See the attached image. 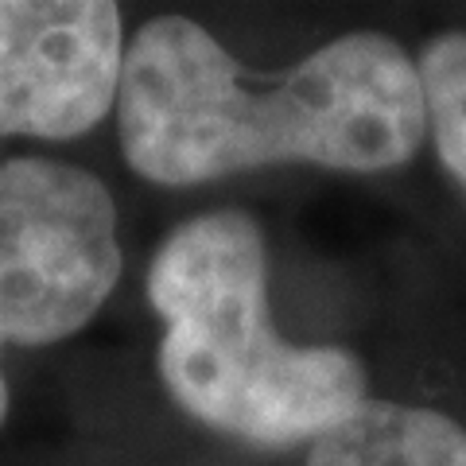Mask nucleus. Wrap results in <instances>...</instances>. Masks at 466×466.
<instances>
[{
	"label": "nucleus",
	"mask_w": 466,
	"mask_h": 466,
	"mask_svg": "<svg viewBox=\"0 0 466 466\" xmlns=\"http://www.w3.org/2000/svg\"><path fill=\"white\" fill-rule=\"evenodd\" d=\"M116 128L137 175L195 187L268 164L400 167L428 113L412 55L389 35L354 32L280 75H249L207 27L156 16L125 47Z\"/></svg>",
	"instance_id": "1"
},
{
	"label": "nucleus",
	"mask_w": 466,
	"mask_h": 466,
	"mask_svg": "<svg viewBox=\"0 0 466 466\" xmlns=\"http://www.w3.org/2000/svg\"><path fill=\"white\" fill-rule=\"evenodd\" d=\"M148 299L167 323L159 377L214 431L260 447L315 443L370 400L354 354L276 334L265 233L245 210L175 229L148 265Z\"/></svg>",
	"instance_id": "2"
},
{
	"label": "nucleus",
	"mask_w": 466,
	"mask_h": 466,
	"mask_svg": "<svg viewBox=\"0 0 466 466\" xmlns=\"http://www.w3.org/2000/svg\"><path fill=\"white\" fill-rule=\"evenodd\" d=\"M121 280L116 207L97 175L58 159L0 164V354L78 334ZM8 377L0 358V424Z\"/></svg>",
	"instance_id": "3"
},
{
	"label": "nucleus",
	"mask_w": 466,
	"mask_h": 466,
	"mask_svg": "<svg viewBox=\"0 0 466 466\" xmlns=\"http://www.w3.org/2000/svg\"><path fill=\"white\" fill-rule=\"evenodd\" d=\"M121 8L0 0V137L70 140L116 106Z\"/></svg>",
	"instance_id": "4"
},
{
	"label": "nucleus",
	"mask_w": 466,
	"mask_h": 466,
	"mask_svg": "<svg viewBox=\"0 0 466 466\" xmlns=\"http://www.w3.org/2000/svg\"><path fill=\"white\" fill-rule=\"evenodd\" d=\"M308 466H466V431L435 408L366 400L319 435Z\"/></svg>",
	"instance_id": "5"
},
{
	"label": "nucleus",
	"mask_w": 466,
	"mask_h": 466,
	"mask_svg": "<svg viewBox=\"0 0 466 466\" xmlns=\"http://www.w3.org/2000/svg\"><path fill=\"white\" fill-rule=\"evenodd\" d=\"M416 70L435 152L466 191V32L428 39L416 58Z\"/></svg>",
	"instance_id": "6"
}]
</instances>
